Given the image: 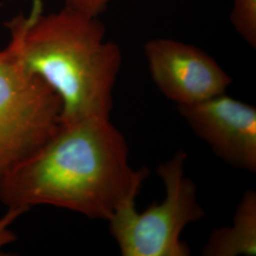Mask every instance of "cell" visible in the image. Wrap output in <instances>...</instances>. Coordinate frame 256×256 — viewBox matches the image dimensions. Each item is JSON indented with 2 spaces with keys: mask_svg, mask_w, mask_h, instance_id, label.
<instances>
[{
  "mask_svg": "<svg viewBox=\"0 0 256 256\" xmlns=\"http://www.w3.org/2000/svg\"><path fill=\"white\" fill-rule=\"evenodd\" d=\"M148 169H134L126 140L110 117L61 124L43 146L16 165L0 185L7 208L50 205L110 220L136 200Z\"/></svg>",
  "mask_w": 256,
  "mask_h": 256,
  "instance_id": "obj_1",
  "label": "cell"
},
{
  "mask_svg": "<svg viewBox=\"0 0 256 256\" xmlns=\"http://www.w3.org/2000/svg\"><path fill=\"white\" fill-rule=\"evenodd\" d=\"M42 8L34 0L28 16L6 24L10 41L0 59L39 77L57 94L61 124L110 117L122 62L119 46L106 40L98 16L66 6L45 16Z\"/></svg>",
  "mask_w": 256,
  "mask_h": 256,
  "instance_id": "obj_2",
  "label": "cell"
},
{
  "mask_svg": "<svg viewBox=\"0 0 256 256\" xmlns=\"http://www.w3.org/2000/svg\"><path fill=\"white\" fill-rule=\"evenodd\" d=\"M192 132L228 164L256 171V108L222 93L206 101L178 106Z\"/></svg>",
  "mask_w": 256,
  "mask_h": 256,
  "instance_id": "obj_6",
  "label": "cell"
},
{
  "mask_svg": "<svg viewBox=\"0 0 256 256\" xmlns=\"http://www.w3.org/2000/svg\"><path fill=\"white\" fill-rule=\"evenodd\" d=\"M202 254L205 256H256V192L248 190L238 203L232 224L214 230Z\"/></svg>",
  "mask_w": 256,
  "mask_h": 256,
  "instance_id": "obj_7",
  "label": "cell"
},
{
  "mask_svg": "<svg viewBox=\"0 0 256 256\" xmlns=\"http://www.w3.org/2000/svg\"><path fill=\"white\" fill-rule=\"evenodd\" d=\"M187 154L178 150L158 167L164 180L165 198L138 212L136 200L122 205L110 216V234L124 256H188L191 250L180 240L187 225L200 221L206 214L196 198L192 178L185 174Z\"/></svg>",
  "mask_w": 256,
  "mask_h": 256,
  "instance_id": "obj_3",
  "label": "cell"
},
{
  "mask_svg": "<svg viewBox=\"0 0 256 256\" xmlns=\"http://www.w3.org/2000/svg\"><path fill=\"white\" fill-rule=\"evenodd\" d=\"M230 21L248 45L256 46V0H234Z\"/></svg>",
  "mask_w": 256,
  "mask_h": 256,
  "instance_id": "obj_8",
  "label": "cell"
},
{
  "mask_svg": "<svg viewBox=\"0 0 256 256\" xmlns=\"http://www.w3.org/2000/svg\"><path fill=\"white\" fill-rule=\"evenodd\" d=\"M61 108L59 97L42 79L0 59V185L57 132Z\"/></svg>",
  "mask_w": 256,
  "mask_h": 256,
  "instance_id": "obj_4",
  "label": "cell"
},
{
  "mask_svg": "<svg viewBox=\"0 0 256 256\" xmlns=\"http://www.w3.org/2000/svg\"><path fill=\"white\" fill-rule=\"evenodd\" d=\"M26 212L27 210L24 209L8 208L7 212L0 218V252L3 248L12 243L16 239V234L10 230V226Z\"/></svg>",
  "mask_w": 256,
  "mask_h": 256,
  "instance_id": "obj_9",
  "label": "cell"
},
{
  "mask_svg": "<svg viewBox=\"0 0 256 256\" xmlns=\"http://www.w3.org/2000/svg\"><path fill=\"white\" fill-rule=\"evenodd\" d=\"M110 0H66L64 6L86 16H98L106 9Z\"/></svg>",
  "mask_w": 256,
  "mask_h": 256,
  "instance_id": "obj_10",
  "label": "cell"
},
{
  "mask_svg": "<svg viewBox=\"0 0 256 256\" xmlns=\"http://www.w3.org/2000/svg\"><path fill=\"white\" fill-rule=\"evenodd\" d=\"M144 55L156 86L178 106H192L225 93L232 82L210 55L176 40H149Z\"/></svg>",
  "mask_w": 256,
  "mask_h": 256,
  "instance_id": "obj_5",
  "label": "cell"
}]
</instances>
